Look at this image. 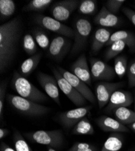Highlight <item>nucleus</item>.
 <instances>
[{"instance_id": "nucleus-29", "label": "nucleus", "mask_w": 135, "mask_h": 151, "mask_svg": "<svg viewBox=\"0 0 135 151\" xmlns=\"http://www.w3.org/2000/svg\"><path fill=\"white\" fill-rule=\"evenodd\" d=\"M33 37L36 42L43 49H46L50 45V41L45 32L40 28H36L33 30Z\"/></svg>"}, {"instance_id": "nucleus-31", "label": "nucleus", "mask_w": 135, "mask_h": 151, "mask_svg": "<svg viewBox=\"0 0 135 151\" xmlns=\"http://www.w3.org/2000/svg\"><path fill=\"white\" fill-rule=\"evenodd\" d=\"M97 8V1L94 0H82L80 1L78 11L84 15L93 14Z\"/></svg>"}, {"instance_id": "nucleus-9", "label": "nucleus", "mask_w": 135, "mask_h": 151, "mask_svg": "<svg viewBox=\"0 0 135 151\" xmlns=\"http://www.w3.org/2000/svg\"><path fill=\"white\" fill-rule=\"evenodd\" d=\"M124 86V82L116 83L102 82L97 83L95 87V91L99 108L102 109L108 104L113 93Z\"/></svg>"}, {"instance_id": "nucleus-7", "label": "nucleus", "mask_w": 135, "mask_h": 151, "mask_svg": "<svg viewBox=\"0 0 135 151\" xmlns=\"http://www.w3.org/2000/svg\"><path fill=\"white\" fill-rule=\"evenodd\" d=\"M52 72L55 76L59 89L71 100V102L77 106H82L87 104V100L63 76L57 68H53Z\"/></svg>"}, {"instance_id": "nucleus-41", "label": "nucleus", "mask_w": 135, "mask_h": 151, "mask_svg": "<svg viewBox=\"0 0 135 151\" xmlns=\"http://www.w3.org/2000/svg\"><path fill=\"white\" fill-rule=\"evenodd\" d=\"M48 151H56V150H55V149H54L53 148H52V147H48Z\"/></svg>"}, {"instance_id": "nucleus-17", "label": "nucleus", "mask_w": 135, "mask_h": 151, "mask_svg": "<svg viewBox=\"0 0 135 151\" xmlns=\"http://www.w3.org/2000/svg\"><path fill=\"white\" fill-rule=\"evenodd\" d=\"M96 123L104 132H129L130 129L125 125L121 123L116 119H113L106 116H102L97 118Z\"/></svg>"}, {"instance_id": "nucleus-13", "label": "nucleus", "mask_w": 135, "mask_h": 151, "mask_svg": "<svg viewBox=\"0 0 135 151\" xmlns=\"http://www.w3.org/2000/svg\"><path fill=\"white\" fill-rule=\"evenodd\" d=\"M70 46L71 42L66 37L57 36L49 45L48 55L55 60H61L69 52Z\"/></svg>"}, {"instance_id": "nucleus-12", "label": "nucleus", "mask_w": 135, "mask_h": 151, "mask_svg": "<svg viewBox=\"0 0 135 151\" xmlns=\"http://www.w3.org/2000/svg\"><path fill=\"white\" fill-rule=\"evenodd\" d=\"M80 1L77 0H63L55 3L51 7V14L59 21L67 20L78 7Z\"/></svg>"}, {"instance_id": "nucleus-32", "label": "nucleus", "mask_w": 135, "mask_h": 151, "mask_svg": "<svg viewBox=\"0 0 135 151\" xmlns=\"http://www.w3.org/2000/svg\"><path fill=\"white\" fill-rule=\"evenodd\" d=\"M13 139L16 151H33L19 131H15Z\"/></svg>"}, {"instance_id": "nucleus-16", "label": "nucleus", "mask_w": 135, "mask_h": 151, "mask_svg": "<svg viewBox=\"0 0 135 151\" xmlns=\"http://www.w3.org/2000/svg\"><path fill=\"white\" fill-rule=\"evenodd\" d=\"M70 70L71 73L75 74L84 83L88 85H91L92 79L91 72L85 55H81L73 63Z\"/></svg>"}, {"instance_id": "nucleus-35", "label": "nucleus", "mask_w": 135, "mask_h": 151, "mask_svg": "<svg viewBox=\"0 0 135 151\" xmlns=\"http://www.w3.org/2000/svg\"><path fill=\"white\" fill-rule=\"evenodd\" d=\"M129 86L131 88L135 86V60L132 61L127 68Z\"/></svg>"}, {"instance_id": "nucleus-1", "label": "nucleus", "mask_w": 135, "mask_h": 151, "mask_svg": "<svg viewBox=\"0 0 135 151\" xmlns=\"http://www.w3.org/2000/svg\"><path fill=\"white\" fill-rule=\"evenodd\" d=\"M21 29L20 18H14L0 26V70L4 72L14 60Z\"/></svg>"}, {"instance_id": "nucleus-20", "label": "nucleus", "mask_w": 135, "mask_h": 151, "mask_svg": "<svg viewBox=\"0 0 135 151\" xmlns=\"http://www.w3.org/2000/svg\"><path fill=\"white\" fill-rule=\"evenodd\" d=\"M111 35V31L106 28L97 29L95 33L93 38L92 44V52L96 53L99 52L103 47L108 42Z\"/></svg>"}, {"instance_id": "nucleus-25", "label": "nucleus", "mask_w": 135, "mask_h": 151, "mask_svg": "<svg viewBox=\"0 0 135 151\" xmlns=\"http://www.w3.org/2000/svg\"><path fill=\"white\" fill-rule=\"evenodd\" d=\"M127 46V44L122 41H117L109 45V47L104 55L106 60H109L112 58H116L120 54Z\"/></svg>"}, {"instance_id": "nucleus-18", "label": "nucleus", "mask_w": 135, "mask_h": 151, "mask_svg": "<svg viewBox=\"0 0 135 151\" xmlns=\"http://www.w3.org/2000/svg\"><path fill=\"white\" fill-rule=\"evenodd\" d=\"M94 22L104 27H114L121 24V19L118 16L109 12L105 6H103L95 17Z\"/></svg>"}, {"instance_id": "nucleus-43", "label": "nucleus", "mask_w": 135, "mask_h": 151, "mask_svg": "<svg viewBox=\"0 0 135 151\" xmlns=\"http://www.w3.org/2000/svg\"><path fill=\"white\" fill-rule=\"evenodd\" d=\"M130 151H135V148L134 149H132L131 150H130Z\"/></svg>"}, {"instance_id": "nucleus-8", "label": "nucleus", "mask_w": 135, "mask_h": 151, "mask_svg": "<svg viewBox=\"0 0 135 151\" xmlns=\"http://www.w3.org/2000/svg\"><path fill=\"white\" fill-rule=\"evenodd\" d=\"M57 69L61 75L71 84V85L75 89H76L81 94H82L85 99L92 104H96V99L86 83L77 77L75 74H73L70 71H67L62 67H58Z\"/></svg>"}, {"instance_id": "nucleus-26", "label": "nucleus", "mask_w": 135, "mask_h": 151, "mask_svg": "<svg viewBox=\"0 0 135 151\" xmlns=\"http://www.w3.org/2000/svg\"><path fill=\"white\" fill-rule=\"evenodd\" d=\"M127 58L124 55H119L114 60V69L116 74L119 78L124 76L127 71Z\"/></svg>"}, {"instance_id": "nucleus-23", "label": "nucleus", "mask_w": 135, "mask_h": 151, "mask_svg": "<svg viewBox=\"0 0 135 151\" xmlns=\"http://www.w3.org/2000/svg\"><path fill=\"white\" fill-rule=\"evenodd\" d=\"M113 113L116 119L122 124H130L135 122V111L127 107H119L115 109Z\"/></svg>"}, {"instance_id": "nucleus-19", "label": "nucleus", "mask_w": 135, "mask_h": 151, "mask_svg": "<svg viewBox=\"0 0 135 151\" xmlns=\"http://www.w3.org/2000/svg\"><path fill=\"white\" fill-rule=\"evenodd\" d=\"M117 41L124 42L132 52H135V35L128 30H119L113 33L105 45L109 46Z\"/></svg>"}, {"instance_id": "nucleus-36", "label": "nucleus", "mask_w": 135, "mask_h": 151, "mask_svg": "<svg viewBox=\"0 0 135 151\" xmlns=\"http://www.w3.org/2000/svg\"><path fill=\"white\" fill-rule=\"evenodd\" d=\"M7 83L4 82L0 85V117L3 118V113L4 108V100L5 99Z\"/></svg>"}, {"instance_id": "nucleus-22", "label": "nucleus", "mask_w": 135, "mask_h": 151, "mask_svg": "<svg viewBox=\"0 0 135 151\" xmlns=\"http://www.w3.org/2000/svg\"><path fill=\"white\" fill-rule=\"evenodd\" d=\"M123 136L118 132H113L109 135L101 151H119L123 146Z\"/></svg>"}, {"instance_id": "nucleus-11", "label": "nucleus", "mask_w": 135, "mask_h": 151, "mask_svg": "<svg viewBox=\"0 0 135 151\" xmlns=\"http://www.w3.org/2000/svg\"><path fill=\"white\" fill-rule=\"evenodd\" d=\"M92 108V106H81L63 112L59 115L58 120L66 128L69 129L73 127H74L78 122L89 114Z\"/></svg>"}, {"instance_id": "nucleus-15", "label": "nucleus", "mask_w": 135, "mask_h": 151, "mask_svg": "<svg viewBox=\"0 0 135 151\" xmlns=\"http://www.w3.org/2000/svg\"><path fill=\"white\" fill-rule=\"evenodd\" d=\"M133 101L134 99L130 92L123 90H117L113 93L110 98L109 102L105 108V112L108 114H110L118 108L130 106Z\"/></svg>"}, {"instance_id": "nucleus-39", "label": "nucleus", "mask_w": 135, "mask_h": 151, "mask_svg": "<svg viewBox=\"0 0 135 151\" xmlns=\"http://www.w3.org/2000/svg\"><path fill=\"white\" fill-rule=\"evenodd\" d=\"M1 151H16L10 147L9 145L3 142L1 145Z\"/></svg>"}, {"instance_id": "nucleus-24", "label": "nucleus", "mask_w": 135, "mask_h": 151, "mask_svg": "<svg viewBox=\"0 0 135 151\" xmlns=\"http://www.w3.org/2000/svg\"><path fill=\"white\" fill-rule=\"evenodd\" d=\"M71 133L74 135H93L95 131L89 119L84 117L73 127Z\"/></svg>"}, {"instance_id": "nucleus-38", "label": "nucleus", "mask_w": 135, "mask_h": 151, "mask_svg": "<svg viewBox=\"0 0 135 151\" xmlns=\"http://www.w3.org/2000/svg\"><path fill=\"white\" fill-rule=\"evenodd\" d=\"M10 131L6 128H1L0 129V139H3V138L6 137L7 135H9Z\"/></svg>"}, {"instance_id": "nucleus-37", "label": "nucleus", "mask_w": 135, "mask_h": 151, "mask_svg": "<svg viewBox=\"0 0 135 151\" xmlns=\"http://www.w3.org/2000/svg\"><path fill=\"white\" fill-rule=\"evenodd\" d=\"M122 12L130 21L135 26V12L126 7L122 8Z\"/></svg>"}, {"instance_id": "nucleus-21", "label": "nucleus", "mask_w": 135, "mask_h": 151, "mask_svg": "<svg viewBox=\"0 0 135 151\" xmlns=\"http://www.w3.org/2000/svg\"><path fill=\"white\" fill-rule=\"evenodd\" d=\"M42 57L41 52L36 53L24 60L20 67V74L24 78H27L38 67Z\"/></svg>"}, {"instance_id": "nucleus-34", "label": "nucleus", "mask_w": 135, "mask_h": 151, "mask_svg": "<svg viewBox=\"0 0 135 151\" xmlns=\"http://www.w3.org/2000/svg\"><path fill=\"white\" fill-rule=\"evenodd\" d=\"M126 1L124 0H108L106 3V8L112 14L116 15L118 13L122 5Z\"/></svg>"}, {"instance_id": "nucleus-30", "label": "nucleus", "mask_w": 135, "mask_h": 151, "mask_svg": "<svg viewBox=\"0 0 135 151\" xmlns=\"http://www.w3.org/2000/svg\"><path fill=\"white\" fill-rule=\"evenodd\" d=\"M22 47L25 52L30 56H33L37 52V45L33 36L26 34L23 38Z\"/></svg>"}, {"instance_id": "nucleus-6", "label": "nucleus", "mask_w": 135, "mask_h": 151, "mask_svg": "<svg viewBox=\"0 0 135 151\" xmlns=\"http://www.w3.org/2000/svg\"><path fill=\"white\" fill-rule=\"evenodd\" d=\"M92 29V24L87 19L81 18L76 22L75 41L71 50V55L79 53L84 48Z\"/></svg>"}, {"instance_id": "nucleus-27", "label": "nucleus", "mask_w": 135, "mask_h": 151, "mask_svg": "<svg viewBox=\"0 0 135 151\" xmlns=\"http://www.w3.org/2000/svg\"><path fill=\"white\" fill-rule=\"evenodd\" d=\"M15 4L12 0H1L0 1V15L3 19H6L12 15L15 11Z\"/></svg>"}, {"instance_id": "nucleus-28", "label": "nucleus", "mask_w": 135, "mask_h": 151, "mask_svg": "<svg viewBox=\"0 0 135 151\" xmlns=\"http://www.w3.org/2000/svg\"><path fill=\"white\" fill-rule=\"evenodd\" d=\"M52 2H53L52 0H32L24 8V10L27 12L35 11L41 12L46 9Z\"/></svg>"}, {"instance_id": "nucleus-4", "label": "nucleus", "mask_w": 135, "mask_h": 151, "mask_svg": "<svg viewBox=\"0 0 135 151\" xmlns=\"http://www.w3.org/2000/svg\"><path fill=\"white\" fill-rule=\"evenodd\" d=\"M24 135L33 143L46 145L53 149H59L64 142V135L61 130H41L25 132Z\"/></svg>"}, {"instance_id": "nucleus-5", "label": "nucleus", "mask_w": 135, "mask_h": 151, "mask_svg": "<svg viewBox=\"0 0 135 151\" xmlns=\"http://www.w3.org/2000/svg\"><path fill=\"white\" fill-rule=\"evenodd\" d=\"M35 21L47 30L56 33L65 37L72 38L75 37V30L70 28L53 18L43 15H36L35 17Z\"/></svg>"}, {"instance_id": "nucleus-40", "label": "nucleus", "mask_w": 135, "mask_h": 151, "mask_svg": "<svg viewBox=\"0 0 135 151\" xmlns=\"http://www.w3.org/2000/svg\"><path fill=\"white\" fill-rule=\"evenodd\" d=\"M127 127L130 128L131 130H132L133 132H135V122H133L129 125H127Z\"/></svg>"}, {"instance_id": "nucleus-2", "label": "nucleus", "mask_w": 135, "mask_h": 151, "mask_svg": "<svg viewBox=\"0 0 135 151\" xmlns=\"http://www.w3.org/2000/svg\"><path fill=\"white\" fill-rule=\"evenodd\" d=\"M12 86L19 96L36 103L43 102L48 100L47 96L35 87L28 79L15 72L12 81Z\"/></svg>"}, {"instance_id": "nucleus-3", "label": "nucleus", "mask_w": 135, "mask_h": 151, "mask_svg": "<svg viewBox=\"0 0 135 151\" xmlns=\"http://www.w3.org/2000/svg\"><path fill=\"white\" fill-rule=\"evenodd\" d=\"M7 99L10 105L21 114L30 117H39L47 114L50 108L36 103L19 96L7 94Z\"/></svg>"}, {"instance_id": "nucleus-42", "label": "nucleus", "mask_w": 135, "mask_h": 151, "mask_svg": "<svg viewBox=\"0 0 135 151\" xmlns=\"http://www.w3.org/2000/svg\"><path fill=\"white\" fill-rule=\"evenodd\" d=\"M134 109H135V94H134Z\"/></svg>"}, {"instance_id": "nucleus-33", "label": "nucleus", "mask_w": 135, "mask_h": 151, "mask_svg": "<svg viewBox=\"0 0 135 151\" xmlns=\"http://www.w3.org/2000/svg\"><path fill=\"white\" fill-rule=\"evenodd\" d=\"M67 151H98V148L88 143L76 142Z\"/></svg>"}, {"instance_id": "nucleus-14", "label": "nucleus", "mask_w": 135, "mask_h": 151, "mask_svg": "<svg viewBox=\"0 0 135 151\" xmlns=\"http://www.w3.org/2000/svg\"><path fill=\"white\" fill-rule=\"evenodd\" d=\"M37 79L46 94L52 99L59 106H61L59 100V86L55 78L44 73L39 72L37 74Z\"/></svg>"}, {"instance_id": "nucleus-10", "label": "nucleus", "mask_w": 135, "mask_h": 151, "mask_svg": "<svg viewBox=\"0 0 135 151\" xmlns=\"http://www.w3.org/2000/svg\"><path fill=\"white\" fill-rule=\"evenodd\" d=\"M92 78L95 81H110L113 80L116 75L115 69L104 61L93 58L90 59Z\"/></svg>"}]
</instances>
